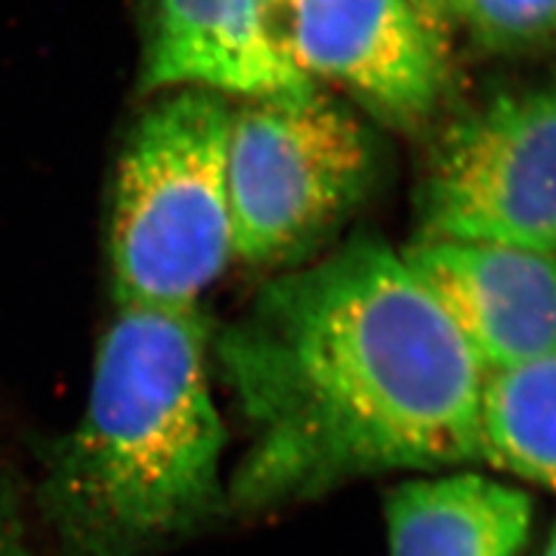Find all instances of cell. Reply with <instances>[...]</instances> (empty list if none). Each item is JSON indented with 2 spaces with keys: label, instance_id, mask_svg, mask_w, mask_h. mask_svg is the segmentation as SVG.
Returning <instances> with one entry per match:
<instances>
[{
  "label": "cell",
  "instance_id": "obj_2",
  "mask_svg": "<svg viewBox=\"0 0 556 556\" xmlns=\"http://www.w3.org/2000/svg\"><path fill=\"white\" fill-rule=\"evenodd\" d=\"M208 339L200 308L116 306L81 420L38 490L61 556H149L228 510Z\"/></svg>",
  "mask_w": 556,
  "mask_h": 556
},
{
  "label": "cell",
  "instance_id": "obj_4",
  "mask_svg": "<svg viewBox=\"0 0 556 556\" xmlns=\"http://www.w3.org/2000/svg\"><path fill=\"white\" fill-rule=\"evenodd\" d=\"M232 263L288 269L369 193L371 135L320 91L232 104L228 128Z\"/></svg>",
  "mask_w": 556,
  "mask_h": 556
},
{
  "label": "cell",
  "instance_id": "obj_5",
  "mask_svg": "<svg viewBox=\"0 0 556 556\" xmlns=\"http://www.w3.org/2000/svg\"><path fill=\"white\" fill-rule=\"evenodd\" d=\"M420 239L556 253V75L457 118L427 165Z\"/></svg>",
  "mask_w": 556,
  "mask_h": 556
},
{
  "label": "cell",
  "instance_id": "obj_11",
  "mask_svg": "<svg viewBox=\"0 0 556 556\" xmlns=\"http://www.w3.org/2000/svg\"><path fill=\"white\" fill-rule=\"evenodd\" d=\"M450 22L492 51H529L556 42V0H445Z\"/></svg>",
  "mask_w": 556,
  "mask_h": 556
},
{
  "label": "cell",
  "instance_id": "obj_13",
  "mask_svg": "<svg viewBox=\"0 0 556 556\" xmlns=\"http://www.w3.org/2000/svg\"><path fill=\"white\" fill-rule=\"evenodd\" d=\"M415 8L420 10V14L425 16V22L437 30L441 38L450 40V12H447V3L445 0H413Z\"/></svg>",
  "mask_w": 556,
  "mask_h": 556
},
{
  "label": "cell",
  "instance_id": "obj_6",
  "mask_svg": "<svg viewBox=\"0 0 556 556\" xmlns=\"http://www.w3.org/2000/svg\"><path fill=\"white\" fill-rule=\"evenodd\" d=\"M278 12L294 65L316 86H337L402 130L439 110L447 40L413 0H278Z\"/></svg>",
  "mask_w": 556,
  "mask_h": 556
},
{
  "label": "cell",
  "instance_id": "obj_7",
  "mask_svg": "<svg viewBox=\"0 0 556 556\" xmlns=\"http://www.w3.org/2000/svg\"><path fill=\"white\" fill-rule=\"evenodd\" d=\"M402 255L484 376L556 351L554 251L417 237Z\"/></svg>",
  "mask_w": 556,
  "mask_h": 556
},
{
  "label": "cell",
  "instance_id": "obj_12",
  "mask_svg": "<svg viewBox=\"0 0 556 556\" xmlns=\"http://www.w3.org/2000/svg\"><path fill=\"white\" fill-rule=\"evenodd\" d=\"M0 556H35L16 484L0 471Z\"/></svg>",
  "mask_w": 556,
  "mask_h": 556
},
{
  "label": "cell",
  "instance_id": "obj_9",
  "mask_svg": "<svg viewBox=\"0 0 556 556\" xmlns=\"http://www.w3.org/2000/svg\"><path fill=\"white\" fill-rule=\"evenodd\" d=\"M386 527L388 556H519L533 503L517 484L462 466L396 484Z\"/></svg>",
  "mask_w": 556,
  "mask_h": 556
},
{
  "label": "cell",
  "instance_id": "obj_1",
  "mask_svg": "<svg viewBox=\"0 0 556 556\" xmlns=\"http://www.w3.org/2000/svg\"><path fill=\"white\" fill-rule=\"evenodd\" d=\"M208 353L249 437L228 510L480 464L484 374L402 251L378 239L278 271Z\"/></svg>",
  "mask_w": 556,
  "mask_h": 556
},
{
  "label": "cell",
  "instance_id": "obj_14",
  "mask_svg": "<svg viewBox=\"0 0 556 556\" xmlns=\"http://www.w3.org/2000/svg\"><path fill=\"white\" fill-rule=\"evenodd\" d=\"M541 556H556V525H554V529H552V533L547 538V543H545Z\"/></svg>",
  "mask_w": 556,
  "mask_h": 556
},
{
  "label": "cell",
  "instance_id": "obj_10",
  "mask_svg": "<svg viewBox=\"0 0 556 556\" xmlns=\"http://www.w3.org/2000/svg\"><path fill=\"white\" fill-rule=\"evenodd\" d=\"M480 464L556 494V351L486 374Z\"/></svg>",
  "mask_w": 556,
  "mask_h": 556
},
{
  "label": "cell",
  "instance_id": "obj_3",
  "mask_svg": "<svg viewBox=\"0 0 556 556\" xmlns=\"http://www.w3.org/2000/svg\"><path fill=\"white\" fill-rule=\"evenodd\" d=\"M228 98L161 93L118 153L110 202L116 306L190 311L232 263Z\"/></svg>",
  "mask_w": 556,
  "mask_h": 556
},
{
  "label": "cell",
  "instance_id": "obj_8",
  "mask_svg": "<svg viewBox=\"0 0 556 556\" xmlns=\"http://www.w3.org/2000/svg\"><path fill=\"white\" fill-rule=\"evenodd\" d=\"M300 98L318 86L294 65L278 0H149L139 91Z\"/></svg>",
  "mask_w": 556,
  "mask_h": 556
}]
</instances>
